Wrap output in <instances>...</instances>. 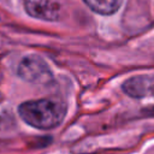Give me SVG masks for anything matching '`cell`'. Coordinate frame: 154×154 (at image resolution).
Listing matches in <instances>:
<instances>
[{"instance_id":"6da1fadb","label":"cell","mask_w":154,"mask_h":154,"mask_svg":"<svg viewBox=\"0 0 154 154\" xmlns=\"http://www.w3.org/2000/svg\"><path fill=\"white\" fill-rule=\"evenodd\" d=\"M20 118L29 125L48 130L58 126L66 114V105L59 99H40L23 102L18 107Z\"/></svg>"},{"instance_id":"7a4b0ae2","label":"cell","mask_w":154,"mask_h":154,"mask_svg":"<svg viewBox=\"0 0 154 154\" xmlns=\"http://www.w3.org/2000/svg\"><path fill=\"white\" fill-rule=\"evenodd\" d=\"M17 75L22 79L35 84H47L53 79V73L49 66L36 54L25 55L20 60L17 67Z\"/></svg>"},{"instance_id":"3957f363","label":"cell","mask_w":154,"mask_h":154,"mask_svg":"<svg viewBox=\"0 0 154 154\" xmlns=\"http://www.w3.org/2000/svg\"><path fill=\"white\" fill-rule=\"evenodd\" d=\"M26 13L41 20L53 22L59 17V5L53 0H24Z\"/></svg>"},{"instance_id":"277c9868","label":"cell","mask_w":154,"mask_h":154,"mask_svg":"<svg viewBox=\"0 0 154 154\" xmlns=\"http://www.w3.org/2000/svg\"><path fill=\"white\" fill-rule=\"evenodd\" d=\"M123 90L131 97L154 96V76L141 75L126 79L123 83Z\"/></svg>"},{"instance_id":"5b68a950","label":"cell","mask_w":154,"mask_h":154,"mask_svg":"<svg viewBox=\"0 0 154 154\" xmlns=\"http://www.w3.org/2000/svg\"><path fill=\"white\" fill-rule=\"evenodd\" d=\"M83 2L91 11L99 14L108 16L119 10L123 0H83Z\"/></svg>"}]
</instances>
